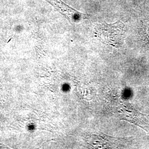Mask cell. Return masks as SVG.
Here are the masks:
<instances>
[{"mask_svg":"<svg viewBox=\"0 0 149 149\" xmlns=\"http://www.w3.org/2000/svg\"><path fill=\"white\" fill-rule=\"evenodd\" d=\"M95 36L106 45L120 48L125 38V25L123 22L116 23H97L94 28Z\"/></svg>","mask_w":149,"mask_h":149,"instance_id":"cell-1","label":"cell"}]
</instances>
